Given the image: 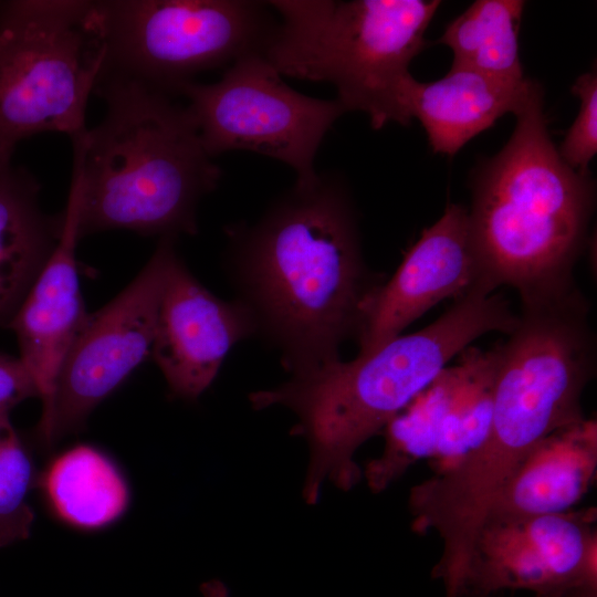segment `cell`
I'll return each mask as SVG.
<instances>
[{"instance_id": "cell-1", "label": "cell", "mask_w": 597, "mask_h": 597, "mask_svg": "<svg viewBox=\"0 0 597 597\" xmlns=\"http://www.w3.org/2000/svg\"><path fill=\"white\" fill-rule=\"evenodd\" d=\"M226 269L254 336L291 375L341 359L385 275L364 259L358 212L341 174L316 172L275 198L252 224L226 229Z\"/></svg>"}, {"instance_id": "cell-2", "label": "cell", "mask_w": 597, "mask_h": 597, "mask_svg": "<svg viewBox=\"0 0 597 597\" xmlns=\"http://www.w3.org/2000/svg\"><path fill=\"white\" fill-rule=\"evenodd\" d=\"M517 322L502 294L476 286L455 298L428 326L391 338L348 362L342 359L291 376L249 397L256 410L283 406L297 417L292 434L303 437L310 462L303 486L307 504L318 501L324 481L349 491L362 479L357 449L380 433L479 337L509 334Z\"/></svg>"}, {"instance_id": "cell-3", "label": "cell", "mask_w": 597, "mask_h": 597, "mask_svg": "<svg viewBox=\"0 0 597 597\" xmlns=\"http://www.w3.org/2000/svg\"><path fill=\"white\" fill-rule=\"evenodd\" d=\"M98 125L72 139L80 237L109 230L177 238L198 232L200 200L222 176L186 105L140 84L102 78Z\"/></svg>"}, {"instance_id": "cell-4", "label": "cell", "mask_w": 597, "mask_h": 597, "mask_svg": "<svg viewBox=\"0 0 597 597\" xmlns=\"http://www.w3.org/2000/svg\"><path fill=\"white\" fill-rule=\"evenodd\" d=\"M515 116L507 143L473 174L468 217L482 284L512 286L525 302L576 286L595 190L588 174L561 158L540 84Z\"/></svg>"}, {"instance_id": "cell-5", "label": "cell", "mask_w": 597, "mask_h": 597, "mask_svg": "<svg viewBox=\"0 0 597 597\" xmlns=\"http://www.w3.org/2000/svg\"><path fill=\"white\" fill-rule=\"evenodd\" d=\"M281 20L262 55L283 76L326 82L374 129L408 125L411 61L426 48L439 0H272Z\"/></svg>"}, {"instance_id": "cell-6", "label": "cell", "mask_w": 597, "mask_h": 597, "mask_svg": "<svg viewBox=\"0 0 597 597\" xmlns=\"http://www.w3.org/2000/svg\"><path fill=\"white\" fill-rule=\"evenodd\" d=\"M275 23L268 2L253 0H100L86 15L104 54L100 80L171 97L200 72L262 53Z\"/></svg>"}, {"instance_id": "cell-7", "label": "cell", "mask_w": 597, "mask_h": 597, "mask_svg": "<svg viewBox=\"0 0 597 597\" xmlns=\"http://www.w3.org/2000/svg\"><path fill=\"white\" fill-rule=\"evenodd\" d=\"M90 1L0 2V158L42 133L86 129L104 54L86 27Z\"/></svg>"}, {"instance_id": "cell-8", "label": "cell", "mask_w": 597, "mask_h": 597, "mask_svg": "<svg viewBox=\"0 0 597 597\" xmlns=\"http://www.w3.org/2000/svg\"><path fill=\"white\" fill-rule=\"evenodd\" d=\"M178 95L187 100L210 157L252 151L286 164L296 180L316 175L318 148L346 113L336 98L311 97L289 86L262 53L237 60L214 83L189 82Z\"/></svg>"}, {"instance_id": "cell-9", "label": "cell", "mask_w": 597, "mask_h": 597, "mask_svg": "<svg viewBox=\"0 0 597 597\" xmlns=\"http://www.w3.org/2000/svg\"><path fill=\"white\" fill-rule=\"evenodd\" d=\"M176 239L159 238L136 277L88 313L42 401L35 437L44 447L83 428L93 409L150 357L161 296L178 254Z\"/></svg>"}, {"instance_id": "cell-10", "label": "cell", "mask_w": 597, "mask_h": 597, "mask_svg": "<svg viewBox=\"0 0 597 597\" xmlns=\"http://www.w3.org/2000/svg\"><path fill=\"white\" fill-rule=\"evenodd\" d=\"M596 521L595 506L486 519L459 596L525 589L536 597H565L577 587L597 585Z\"/></svg>"}, {"instance_id": "cell-11", "label": "cell", "mask_w": 597, "mask_h": 597, "mask_svg": "<svg viewBox=\"0 0 597 597\" xmlns=\"http://www.w3.org/2000/svg\"><path fill=\"white\" fill-rule=\"evenodd\" d=\"M254 336L248 311L210 292L177 254L161 296L150 357L172 395L197 399L239 342Z\"/></svg>"}, {"instance_id": "cell-12", "label": "cell", "mask_w": 597, "mask_h": 597, "mask_svg": "<svg viewBox=\"0 0 597 597\" xmlns=\"http://www.w3.org/2000/svg\"><path fill=\"white\" fill-rule=\"evenodd\" d=\"M476 286L485 287L468 209L448 203L442 216L421 232L396 272L375 294L355 339L358 354L401 335L441 301L455 300Z\"/></svg>"}, {"instance_id": "cell-13", "label": "cell", "mask_w": 597, "mask_h": 597, "mask_svg": "<svg viewBox=\"0 0 597 597\" xmlns=\"http://www.w3.org/2000/svg\"><path fill=\"white\" fill-rule=\"evenodd\" d=\"M80 240V186L72 175L54 250L7 327L15 334L19 357L34 376L42 401L88 316L77 271Z\"/></svg>"}, {"instance_id": "cell-14", "label": "cell", "mask_w": 597, "mask_h": 597, "mask_svg": "<svg viewBox=\"0 0 597 597\" xmlns=\"http://www.w3.org/2000/svg\"><path fill=\"white\" fill-rule=\"evenodd\" d=\"M596 471L597 422L585 417L530 451L500 489L486 519L569 511L588 492Z\"/></svg>"}, {"instance_id": "cell-15", "label": "cell", "mask_w": 597, "mask_h": 597, "mask_svg": "<svg viewBox=\"0 0 597 597\" xmlns=\"http://www.w3.org/2000/svg\"><path fill=\"white\" fill-rule=\"evenodd\" d=\"M537 84L530 78L511 83L479 72L450 69L432 82L413 77L406 111L410 122H420L434 153L453 156L503 115H515Z\"/></svg>"}, {"instance_id": "cell-16", "label": "cell", "mask_w": 597, "mask_h": 597, "mask_svg": "<svg viewBox=\"0 0 597 597\" xmlns=\"http://www.w3.org/2000/svg\"><path fill=\"white\" fill-rule=\"evenodd\" d=\"M40 184L0 158V327H8L56 244L61 214L40 206Z\"/></svg>"}, {"instance_id": "cell-17", "label": "cell", "mask_w": 597, "mask_h": 597, "mask_svg": "<svg viewBox=\"0 0 597 597\" xmlns=\"http://www.w3.org/2000/svg\"><path fill=\"white\" fill-rule=\"evenodd\" d=\"M458 356L455 365L447 366L383 429L384 452L368 461L363 472L374 493L384 491L416 461L434 457L469 375V348Z\"/></svg>"}, {"instance_id": "cell-18", "label": "cell", "mask_w": 597, "mask_h": 597, "mask_svg": "<svg viewBox=\"0 0 597 597\" xmlns=\"http://www.w3.org/2000/svg\"><path fill=\"white\" fill-rule=\"evenodd\" d=\"M41 486L56 515L82 530L111 524L128 505V488L116 465L87 444L56 457L44 471Z\"/></svg>"}, {"instance_id": "cell-19", "label": "cell", "mask_w": 597, "mask_h": 597, "mask_svg": "<svg viewBox=\"0 0 597 597\" xmlns=\"http://www.w3.org/2000/svg\"><path fill=\"white\" fill-rule=\"evenodd\" d=\"M524 8L521 0H476L450 21L438 40L452 51L450 69L523 82L519 32Z\"/></svg>"}, {"instance_id": "cell-20", "label": "cell", "mask_w": 597, "mask_h": 597, "mask_svg": "<svg viewBox=\"0 0 597 597\" xmlns=\"http://www.w3.org/2000/svg\"><path fill=\"white\" fill-rule=\"evenodd\" d=\"M470 370L459 400L447 419L433 457L436 472L454 465L479 446L490 427L498 368L496 346H470Z\"/></svg>"}, {"instance_id": "cell-21", "label": "cell", "mask_w": 597, "mask_h": 597, "mask_svg": "<svg viewBox=\"0 0 597 597\" xmlns=\"http://www.w3.org/2000/svg\"><path fill=\"white\" fill-rule=\"evenodd\" d=\"M33 479L27 447L9 413H0V548L30 535L34 514L28 494Z\"/></svg>"}, {"instance_id": "cell-22", "label": "cell", "mask_w": 597, "mask_h": 597, "mask_svg": "<svg viewBox=\"0 0 597 597\" xmlns=\"http://www.w3.org/2000/svg\"><path fill=\"white\" fill-rule=\"evenodd\" d=\"M572 92L579 97L580 106L557 150L567 166L586 175L588 165L597 153V74L595 67L578 76Z\"/></svg>"}, {"instance_id": "cell-23", "label": "cell", "mask_w": 597, "mask_h": 597, "mask_svg": "<svg viewBox=\"0 0 597 597\" xmlns=\"http://www.w3.org/2000/svg\"><path fill=\"white\" fill-rule=\"evenodd\" d=\"M32 397H40V389L31 370L19 356L0 352V413Z\"/></svg>"}, {"instance_id": "cell-24", "label": "cell", "mask_w": 597, "mask_h": 597, "mask_svg": "<svg viewBox=\"0 0 597 597\" xmlns=\"http://www.w3.org/2000/svg\"><path fill=\"white\" fill-rule=\"evenodd\" d=\"M200 590L203 597H230L227 586L220 579L202 583Z\"/></svg>"}, {"instance_id": "cell-25", "label": "cell", "mask_w": 597, "mask_h": 597, "mask_svg": "<svg viewBox=\"0 0 597 597\" xmlns=\"http://www.w3.org/2000/svg\"><path fill=\"white\" fill-rule=\"evenodd\" d=\"M459 597H494L492 594L490 595H483V594H464Z\"/></svg>"}]
</instances>
